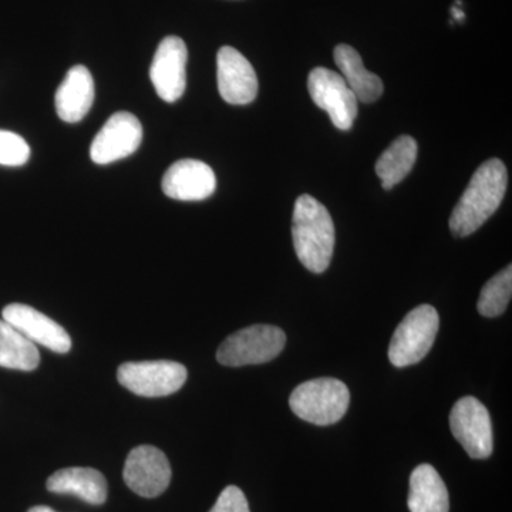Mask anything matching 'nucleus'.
Masks as SVG:
<instances>
[{"instance_id": "nucleus-1", "label": "nucleus", "mask_w": 512, "mask_h": 512, "mask_svg": "<svg viewBox=\"0 0 512 512\" xmlns=\"http://www.w3.org/2000/svg\"><path fill=\"white\" fill-rule=\"evenodd\" d=\"M507 185L508 173L503 161L491 158L481 164L448 221L453 234L468 237L483 227L503 202Z\"/></svg>"}, {"instance_id": "nucleus-2", "label": "nucleus", "mask_w": 512, "mask_h": 512, "mask_svg": "<svg viewBox=\"0 0 512 512\" xmlns=\"http://www.w3.org/2000/svg\"><path fill=\"white\" fill-rule=\"evenodd\" d=\"M293 247L299 261L313 274L329 268L335 249V225L328 208L311 195L295 202L292 217Z\"/></svg>"}, {"instance_id": "nucleus-3", "label": "nucleus", "mask_w": 512, "mask_h": 512, "mask_svg": "<svg viewBox=\"0 0 512 512\" xmlns=\"http://www.w3.org/2000/svg\"><path fill=\"white\" fill-rule=\"evenodd\" d=\"M350 393L348 386L333 377H320L299 384L289 397V406L299 419L330 426L338 423L348 412Z\"/></svg>"}, {"instance_id": "nucleus-4", "label": "nucleus", "mask_w": 512, "mask_h": 512, "mask_svg": "<svg viewBox=\"0 0 512 512\" xmlns=\"http://www.w3.org/2000/svg\"><path fill=\"white\" fill-rule=\"evenodd\" d=\"M439 328V313L431 305H420L407 313L390 342L392 365L407 367L421 362L433 348Z\"/></svg>"}, {"instance_id": "nucleus-5", "label": "nucleus", "mask_w": 512, "mask_h": 512, "mask_svg": "<svg viewBox=\"0 0 512 512\" xmlns=\"http://www.w3.org/2000/svg\"><path fill=\"white\" fill-rule=\"evenodd\" d=\"M286 345L284 330L272 325H254L232 333L217 352L221 365H262L281 355Z\"/></svg>"}, {"instance_id": "nucleus-6", "label": "nucleus", "mask_w": 512, "mask_h": 512, "mask_svg": "<svg viewBox=\"0 0 512 512\" xmlns=\"http://www.w3.org/2000/svg\"><path fill=\"white\" fill-rule=\"evenodd\" d=\"M188 372L171 360L123 363L117 370L121 386L141 397L170 396L187 382Z\"/></svg>"}, {"instance_id": "nucleus-7", "label": "nucleus", "mask_w": 512, "mask_h": 512, "mask_svg": "<svg viewBox=\"0 0 512 512\" xmlns=\"http://www.w3.org/2000/svg\"><path fill=\"white\" fill-rule=\"evenodd\" d=\"M450 427L468 456L484 460L493 454V423L483 403L473 396L463 397L450 413Z\"/></svg>"}, {"instance_id": "nucleus-8", "label": "nucleus", "mask_w": 512, "mask_h": 512, "mask_svg": "<svg viewBox=\"0 0 512 512\" xmlns=\"http://www.w3.org/2000/svg\"><path fill=\"white\" fill-rule=\"evenodd\" d=\"M308 89L313 103L329 114L333 126L342 131L353 127L359 111V101L342 74L325 67H316L309 74Z\"/></svg>"}, {"instance_id": "nucleus-9", "label": "nucleus", "mask_w": 512, "mask_h": 512, "mask_svg": "<svg viewBox=\"0 0 512 512\" xmlns=\"http://www.w3.org/2000/svg\"><path fill=\"white\" fill-rule=\"evenodd\" d=\"M123 477L127 487L140 497L156 498L170 485V461L157 447L138 446L128 454Z\"/></svg>"}, {"instance_id": "nucleus-10", "label": "nucleus", "mask_w": 512, "mask_h": 512, "mask_svg": "<svg viewBox=\"0 0 512 512\" xmlns=\"http://www.w3.org/2000/svg\"><path fill=\"white\" fill-rule=\"evenodd\" d=\"M143 141V127L134 114L114 113L94 137L90 157L96 164L106 165L136 153Z\"/></svg>"}, {"instance_id": "nucleus-11", "label": "nucleus", "mask_w": 512, "mask_h": 512, "mask_svg": "<svg viewBox=\"0 0 512 512\" xmlns=\"http://www.w3.org/2000/svg\"><path fill=\"white\" fill-rule=\"evenodd\" d=\"M188 50L184 40L168 36L161 40L150 67V79L160 99L174 103L187 87Z\"/></svg>"}, {"instance_id": "nucleus-12", "label": "nucleus", "mask_w": 512, "mask_h": 512, "mask_svg": "<svg viewBox=\"0 0 512 512\" xmlns=\"http://www.w3.org/2000/svg\"><path fill=\"white\" fill-rule=\"evenodd\" d=\"M218 90L234 106L252 103L258 96V77L247 57L231 46L221 47L217 56Z\"/></svg>"}, {"instance_id": "nucleus-13", "label": "nucleus", "mask_w": 512, "mask_h": 512, "mask_svg": "<svg viewBox=\"0 0 512 512\" xmlns=\"http://www.w3.org/2000/svg\"><path fill=\"white\" fill-rule=\"evenodd\" d=\"M2 318L18 329L25 338L56 353H67L72 349L69 333L50 319L45 313L23 303H10L3 308Z\"/></svg>"}, {"instance_id": "nucleus-14", "label": "nucleus", "mask_w": 512, "mask_h": 512, "mask_svg": "<svg viewBox=\"0 0 512 512\" xmlns=\"http://www.w3.org/2000/svg\"><path fill=\"white\" fill-rule=\"evenodd\" d=\"M164 194L177 201H202L217 188V178L210 165L198 160H180L164 174Z\"/></svg>"}, {"instance_id": "nucleus-15", "label": "nucleus", "mask_w": 512, "mask_h": 512, "mask_svg": "<svg viewBox=\"0 0 512 512\" xmlns=\"http://www.w3.org/2000/svg\"><path fill=\"white\" fill-rule=\"evenodd\" d=\"M94 96V80L89 69L82 64L72 67L56 92L57 116L66 123H79L92 109Z\"/></svg>"}, {"instance_id": "nucleus-16", "label": "nucleus", "mask_w": 512, "mask_h": 512, "mask_svg": "<svg viewBox=\"0 0 512 512\" xmlns=\"http://www.w3.org/2000/svg\"><path fill=\"white\" fill-rule=\"evenodd\" d=\"M47 490L56 494H72L93 505L106 503L107 481L100 471L89 467H69L47 478Z\"/></svg>"}, {"instance_id": "nucleus-17", "label": "nucleus", "mask_w": 512, "mask_h": 512, "mask_svg": "<svg viewBox=\"0 0 512 512\" xmlns=\"http://www.w3.org/2000/svg\"><path fill=\"white\" fill-rule=\"evenodd\" d=\"M333 59L357 101L375 103L383 96L382 79L366 69L362 56L352 46L345 45V43L336 46Z\"/></svg>"}, {"instance_id": "nucleus-18", "label": "nucleus", "mask_w": 512, "mask_h": 512, "mask_svg": "<svg viewBox=\"0 0 512 512\" xmlns=\"http://www.w3.org/2000/svg\"><path fill=\"white\" fill-rule=\"evenodd\" d=\"M410 512H448L450 500L446 484L436 468L421 464L410 477Z\"/></svg>"}, {"instance_id": "nucleus-19", "label": "nucleus", "mask_w": 512, "mask_h": 512, "mask_svg": "<svg viewBox=\"0 0 512 512\" xmlns=\"http://www.w3.org/2000/svg\"><path fill=\"white\" fill-rule=\"evenodd\" d=\"M416 140L410 136H400L380 156L376 163V174L379 175L384 190H392L394 185L402 183L413 170L417 160Z\"/></svg>"}, {"instance_id": "nucleus-20", "label": "nucleus", "mask_w": 512, "mask_h": 512, "mask_svg": "<svg viewBox=\"0 0 512 512\" xmlns=\"http://www.w3.org/2000/svg\"><path fill=\"white\" fill-rule=\"evenodd\" d=\"M40 363L39 350L35 343L0 319V366L6 369L35 370Z\"/></svg>"}, {"instance_id": "nucleus-21", "label": "nucleus", "mask_w": 512, "mask_h": 512, "mask_svg": "<svg viewBox=\"0 0 512 512\" xmlns=\"http://www.w3.org/2000/svg\"><path fill=\"white\" fill-rule=\"evenodd\" d=\"M511 295L512 268L511 265H508L481 289L478 312L485 318H497V316L503 315L511 301Z\"/></svg>"}, {"instance_id": "nucleus-22", "label": "nucleus", "mask_w": 512, "mask_h": 512, "mask_svg": "<svg viewBox=\"0 0 512 512\" xmlns=\"http://www.w3.org/2000/svg\"><path fill=\"white\" fill-rule=\"evenodd\" d=\"M29 157V144L19 134L0 130V165L20 167L28 163Z\"/></svg>"}, {"instance_id": "nucleus-23", "label": "nucleus", "mask_w": 512, "mask_h": 512, "mask_svg": "<svg viewBox=\"0 0 512 512\" xmlns=\"http://www.w3.org/2000/svg\"><path fill=\"white\" fill-rule=\"evenodd\" d=\"M210 512H251L247 497L242 493L241 488L229 485L218 497L217 503Z\"/></svg>"}, {"instance_id": "nucleus-24", "label": "nucleus", "mask_w": 512, "mask_h": 512, "mask_svg": "<svg viewBox=\"0 0 512 512\" xmlns=\"http://www.w3.org/2000/svg\"><path fill=\"white\" fill-rule=\"evenodd\" d=\"M28 512H56L52 510L50 507H46V505H37V507L30 508Z\"/></svg>"}, {"instance_id": "nucleus-25", "label": "nucleus", "mask_w": 512, "mask_h": 512, "mask_svg": "<svg viewBox=\"0 0 512 512\" xmlns=\"http://www.w3.org/2000/svg\"><path fill=\"white\" fill-rule=\"evenodd\" d=\"M453 15H454V18H456L457 20H463L464 19L463 10H460V9H457V8H453Z\"/></svg>"}]
</instances>
